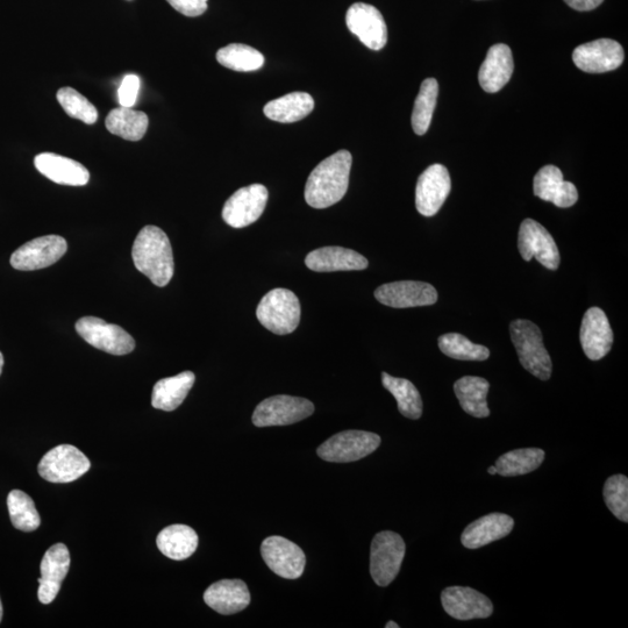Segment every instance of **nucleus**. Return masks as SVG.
<instances>
[{
  "instance_id": "7ed1b4c3",
  "label": "nucleus",
  "mask_w": 628,
  "mask_h": 628,
  "mask_svg": "<svg viewBox=\"0 0 628 628\" xmlns=\"http://www.w3.org/2000/svg\"><path fill=\"white\" fill-rule=\"evenodd\" d=\"M511 339L522 366L541 381L552 376V360L540 328L530 320L518 319L510 325Z\"/></svg>"
},
{
  "instance_id": "37998d69",
  "label": "nucleus",
  "mask_w": 628,
  "mask_h": 628,
  "mask_svg": "<svg viewBox=\"0 0 628 628\" xmlns=\"http://www.w3.org/2000/svg\"><path fill=\"white\" fill-rule=\"evenodd\" d=\"M3 368H4V356L2 352H0V375H2L3 373Z\"/></svg>"
},
{
  "instance_id": "473e14b6",
  "label": "nucleus",
  "mask_w": 628,
  "mask_h": 628,
  "mask_svg": "<svg viewBox=\"0 0 628 628\" xmlns=\"http://www.w3.org/2000/svg\"><path fill=\"white\" fill-rule=\"evenodd\" d=\"M545 456V452L540 448L516 449L499 456L495 465L497 474L505 477L530 474L542 465Z\"/></svg>"
},
{
  "instance_id": "20e7f679",
  "label": "nucleus",
  "mask_w": 628,
  "mask_h": 628,
  "mask_svg": "<svg viewBox=\"0 0 628 628\" xmlns=\"http://www.w3.org/2000/svg\"><path fill=\"white\" fill-rule=\"evenodd\" d=\"M256 317L268 331L277 335L290 334L296 331L301 321V303L294 292L277 288L261 299Z\"/></svg>"
},
{
  "instance_id": "c756f323",
  "label": "nucleus",
  "mask_w": 628,
  "mask_h": 628,
  "mask_svg": "<svg viewBox=\"0 0 628 628\" xmlns=\"http://www.w3.org/2000/svg\"><path fill=\"white\" fill-rule=\"evenodd\" d=\"M313 109L314 99L308 92H292L269 102L263 112L270 120L290 124L308 117Z\"/></svg>"
},
{
  "instance_id": "ddd939ff",
  "label": "nucleus",
  "mask_w": 628,
  "mask_h": 628,
  "mask_svg": "<svg viewBox=\"0 0 628 628\" xmlns=\"http://www.w3.org/2000/svg\"><path fill=\"white\" fill-rule=\"evenodd\" d=\"M348 30L371 51H381L388 42V27L382 13L373 5L355 3L346 14Z\"/></svg>"
},
{
  "instance_id": "f8f14e48",
  "label": "nucleus",
  "mask_w": 628,
  "mask_h": 628,
  "mask_svg": "<svg viewBox=\"0 0 628 628\" xmlns=\"http://www.w3.org/2000/svg\"><path fill=\"white\" fill-rule=\"evenodd\" d=\"M68 244L59 235H46L28 241L11 256V266L21 271L45 269L60 261L67 253Z\"/></svg>"
},
{
  "instance_id": "4468645a",
  "label": "nucleus",
  "mask_w": 628,
  "mask_h": 628,
  "mask_svg": "<svg viewBox=\"0 0 628 628\" xmlns=\"http://www.w3.org/2000/svg\"><path fill=\"white\" fill-rule=\"evenodd\" d=\"M261 555L273 572L287 580H297L304 573L306 558L303 549L282 537H269L262 542Z\"/></svg>"
},
{
  "instance_id": "4be33fe9",
  "label": "nucleus",
  "mask_w": 628,
  "mask_h": 628,
  "mask_svg": "<svg viewBox=\"0 0 628 628\" xmlns=\"http://www.w3.org/2000/svg\"><path fill=\"white\" fill-rule=\"evenodd\" d=\"M34 166L39 173L56 184L83 187L90 181V173L82 163L54 153L35 156Z\"/></svg>"
},
{
  "instance_id": "dca6fc26",
  "label": "nucleus",
  "mask_w": 628,
  "mask_h": 628,
  "mask_svg": "<svg viewBox=\"0 0 628 628\" xmlns=\"http://www.w3.org/2000/svg\"><path fill=\"white\" fill-rule=\"evenodd\" d=\"M452 189L451 176L442 164H433L418 178L416 206L424 217H433L446 202Z\"/></svg>"
},
{
  "instance_id": "e433bc0d",
  "label": "nucleus",
  "mask_w": 628,
  "mask_h": 628,
  "mask_svg": "<svg viewBox=\"0 0 628 628\" xmlns=\"http://www.w3.org/2000/svg\"><path fill=\"white\" fill-rule=\"evenodd\" d=\"M438 342L440 351L455 360L485 361L490 356L487 347L476 345L459 333L441 335Z\"/></svg>"
},
{
  "instance_id": "b1692460",
  "label": "nucleus",
  "mask_w": 628,
  "mask_h": 628,
  "mask_svg": "<svg viewBox=\"0 0 628 628\" xmlns=\"http://www.w3.org/2000/svg\"><path fill=\"white\" fill-rule=\"evenodd\" d=\"M515 63L509 46L498 44L489 49L482 63L478 81L489 94L501 91L511 80Z\"/></svg>"
},
{
  "instance_id": "412c9836",
  "label": "nucleus",
  "mask_w": 628,
  "mask_h": 628,
  "mask_svg": "<svg viewBox=\"0 0 628 628\" xmlns=\"http://www.w3.org/2000/svg\"><path fill=\"white\" fill-rule=\"evenodd\" d=\"M534 195L551 202L561 209L572 208L578 201V191L572 182L563 180L562 171L555 166H546L538 171L533 181Z\"/></svg>"
},
{
  "instance_id": "5701e85b",
  "label": "nucleus",
  "mask_w": 628,
  "mask_h": 628,
  "mask_svg": "<svg viewBox=\"0 0 628 628\" xmlns=\"http://www.w3.org/2000/svg\"><path fill=\"white\" fill-rule=\"evenodd\" d=\"M204 602L220 615H235L251 604V592L244 581L221 580L205 591Z\"/></svg>"
},
{
  "instance_id": "39448f33",
  "label": "nucleus",
  "mask_w": 628,
  "mask_h": 628,
  "mask_svg": "<svg viewBox=\"0 0 628 628\" xmlns=\"http://www.w3.org/2000/svg\"><path fill=\"white\" fill-rule=\"evenodd\" d=\"M406 546L401 535L377 533L370 548V574L378 587H388L401 572Z\"/></svg>"
},
{
  "instance_id": "f704fd0d",
  "label": "nucleus",
  "mask_w": 628,
  "mask_h": 628,
  "mask_svg": "<svg viewBox=\"0 0 628 628\" xmlns=\"http://www.w3.org/2000/svg\"><path fill=\"white\" fill-rule=\"evenodd\" d=\"M439 84L434 78H427L421 84L415 107L412 112V127L417 135H424L431 126L435 106H437Z\"/></svg>"
},
{
  "instance_id": "423d86ee",
  "label": "nucleus",
  "mask_w": 628,
  "mask_h": 628,
  "mask_svg": "<svg viewBox=\"0 0 628 628\" xmlns=\"http://www.w3.org/2000/svg\"><path fill=\"white\" fill-rule=\"evenodd\" d=\"M381 445L380 435L366 431H344L333 435L318 448L320 459L328 462H355L365 459Z\"/></svg>"
},
{
  "instance_id": "4c0bfd02",
  "label": "nucleus",
  "mask_w": 628,
  "mask_h": 628,
  "mask_svg": "<svg viewBox=\"0 0 628 628\" xmlns=\"http://www.w3.org/2000/svg\"><path fill=\"white\" fill-rule=\"evenodd\" d=\"M57 101L69 117L83 121L84 124L94 125L98 119V111L94 104L89 102L80 92L73 88H62L57 91Z\"/></svg>"
},
{
  "instance_id": "2eb2a0df",
  "label": "nucleus",
  "mask_w": 628,
  "mask_h": 628,
  "mask_svg": "<svg viewBox=\"0 0 628 628\" xmlns=\"http://www.w3.org/2000/svg\"><path fill=\"white\" fill-rule=\"evenodd\" d=\"M624 48L611 39H599L578 46L573 53L575 66L589 74L609 73L622 66Z\"/></svg>"
},
{
  "instance_id": "49530a36",
  "label": "nucleus",
  "mask_w": 628,
  "mask_h": 628,
  "mask_svg": "<svg viewBox=\"0 0 628 628\" xmlns=\"http://www.w3.org/2000/svg\"><path fill=\"white\" fill-rule=\"evenodd\" d=\"M3 604L2 601H0V623H2V619H3Z\"/></svg>"
},
{
  "instance_id": "72a5a7b5",
  "label": "nucleus",
  "mask_w": 628,
  "mask_h": 628,
  "mask_svg": "<svg viewBox=\"0 0 628 628\" xmlns=\"http://www.w3.org/2000/svg\"><path fill=\"white\" fill-rule=\"evenodd\" d=\"M11 523L19 531L33 532L38 530L41 518L33 499L24 491L13 490L7 496Z\"/></svg>"
},
{
  "instance_id": "79ce46f5",
  "label": "nucleus",
  "mask_w": 628,
  "mask_h": 628,
  "mask_svg": "<svg viewBox=\"0 0 628 628\" xmlns=\"http://www.w3.org/2000/svg\"><path fill=\"white\" fill-rule=\"evenodd\" d=\"M565 2L576 11L585 12L597 9L604 0H565Z\"/></svg>"
},
{
  "instance_id": "f257e3e1",
  "label": "nucleus",
  "mask_w": 628,
  "mask_h": 628,
  "mask_svg": "<svg viewBox=\"0 0 628 628\" xmlns=\"http://www.w3.org/2000/svg\"><path fill=\"white\" fill-rule=\"evenodd\" d=\"M352 162L348 151H339L320 162L306 182V203L313 209H327L339 203L348 190Z\"/></svg>"
},
{
  "instance_id": "6e6552de",
  "label": "nucleus",
  "mask_w": 628,
  "mask_h": 628,
  "mask_svg": "<svg viewBox=\"0 0 628 628\" xmlns=\"http://www.w3.org/2000/svg\"><path fill=\"white\" fill-rule=\"evenodd\" d=\"M90 460L80 449L71 445H60L49 451L39 463V474L52 483H70L87 474Z\"/></svg>"
},
{
  "instance_id": "58836bf2",
  "label": "nucleus",
  "mask_w": 628,
  "mask_h": 628,
  "mask_svg": "<svg viewBox=\"0 0 628 628\" xmlns=\"http://www.w3.org/2000/svg\"><path fill=\"white\" fill-rule=\"evenodd\" d=\"M603 496L606 506L620 522L628 523V478L613 475L604 484Z\"/></svg>"
},
{
  "instance_id": "9d476101",
  "label": "nucleus",
  "mask_w": 628,
  "mask_h": 628,
  "mask_svg": "<svg viewBox=\"0 0 628 628\" xmlns=\"http://www.w3.org/2000/svg\"><path fill=\"white\" fill-rule=\"evenodd\" d=\"M518 249L527 262L535 258L549 270H556L560 266L559 248L551 233L538 221L525 219L520 225Z\"/></svg>"
},
{
  "instance_id": "9b49d317",
  "label": "nucleus",
  "mask_w": 628,
  "mask_h": 628,
  "mask_svg": "<svg viewBox=\"0 0 628 628\" xmlns=\"http://www.w3.org/2000/svg\"><path fill=\"white\" fill-rule=\"evenodd\" d=\"M269 192L262 184L241 188L227 199L223 219L233 228H244L258 221L266 209Z\"/></svg>"
},
{
  "instance_id": "f03ea898",
  "label": "nucleus",
  "mask_w": 628,
  "mask_h": 628,
  "mask_svg": "<svg viewBox=\"0 0 628 628\" xmlns=\"http://www.w3.org/2000/svg\"><path fill=\"white\" fill-rule=\"evenodd\" d=\"M132 258L135 268L156 287H166L174 276L173 248L168 235L159 227L142 228L134 241Z\"/></svg>"
},
{
  "instance_id": "c85d7f7f",
  "label": "nucleus",
  "mask_w": 628,
  "mask_h": 628,
  "mask_svg": "<svg viewBox=\"0 0 628 628\" xmlns=\"http://www.w3.org/2000/svg\"><path fill=\"white\" fill-rule=\"evenodd\" d=\"M489 389L490 383L482 377L466 376L454 384V392L462 410L475 418L490 416L487 403Z\"/></svg>"
},
{
  "instance_id": "393cba45",
  "label": "nucleus",
  "mask_w": 628,
  "mask_h": 628,
  "mask_svg": "<svg viewBox=\"0 0 628 628\" xmlns=\"http://www.w3.org/2000/svg\"><path fill=\"white\" fill-rule=\"evenodd\" d=\"M515 520L504 513H491L475 520L463 531L461 542L468 549H478L501 540L512 532Z\"/></svg>"
},
{
  "instance_id": "c03bdc74",
  "label": "nucleus",
  "mask_w": 628,
  "mask_h": 628,
  "mask_svg": "<svg viewBox=\"0 0 628 628\" xmlns=\"http://www.w3.org/2000/svg\"><path fill=\"white\" fill-rule=\"evenodd\" d=\"M488 473L490 475H497V468L495 466H492L488 469Z\"/></svg>"
},
{
  "instance_id": "cd10ccee",
  "label": "nucleus",
  "mask_w": 628,
  "mask_h": 628,
  "mask_svg": "<svg viewBox=\"0 0 628 628\" xmlns=\"http://www.w3.org/2000/svg\"><path fill=\"white\" fill-rule=\"evenodd\" d=\"M198 535L187 525H171L157 535L156 545L163 555L175 561H183L194 555L198 547Z\"/></svg>"
},
{
  "instance_id": "6ab92c4d",
  "label": "nucleus",
  "mask_w": 628,
  "mask_h": 628,
  "mask_svg": "<svg viewBox=\"0 0 628 628\" xmlns=\"http://www.w3.org/2000/svg\"><path fill=\"white\" fill-rule=\"evenodd\" d=\"M580 340L583 352L591 361H598L609 354L613 345V332L608 317L599 308L585 312Z\"/></svg>"
},
{
  "instance_id": "aec40b11",
  "label": "nucleus",
  "mask_w": 628,
  "mask_h": 628,
  "mask_svg": "<svg viewBox=\"0 0 628 628\" xmlns=\"http://www.w3.org/2000/svg\"><path fill=\"white\" fill-rule=\"evenodd\" d=\"M70 553L66 545L56 544L48 549L41 561L38 597L42 604H51L59 595L62 582L70 569Z\"/></svg>"
},
{
  "instance_id": "7c9ffc66",
  "label": "nucleus",
  "mask_w": 628,
  "mask_h": 628,
  "mask_svg": "<svg viewBox=\"0 0 628 628\" xmlns=\"http://www.w3.org/2000/svg\"><path fill=\"white\" fill-rule=\"evenodd\" d=\"M107 131L127 141H140L148 130L149 119L145 112L132 107H119L109 113L105 120Z\"/></svg>"
},
{
  "instance_id": "f3484780",
  "label": "nucleus",
  "mask_w": 628,
  "mask_h": 628,
  "mask_svg": "<svg viewBox=\"0 0 628 628\" xmlns=\"http://www.w3.org/2000/svg\"><path fill=\"white\" fill-rule=\"evenodd\" d=\"M378 302L394 309L418 308L438 302V292L431 284L401 281L383 284L375 291Z\"/></svg>"
},
{
  "instance_id": "a18cd8bd",
  "label": "nucleus",
  "mask_w": 628,
  "mask_h": 628,
  "mask_svg": "<svg viewBox=\"0 0 628 628\" xmlns=\"http://www.w3.org/2000/svg\"><path fill=\"white\" fill-rule=\"evenodd\" d=\"M385 627H387V628H399V625L394 623V622H389L387 625H385Z\"/></svg>"
},
{
  "instance_id": "c9c22d12",
  "label": "nucleus",
  "mask_w": 628,
  "mask_h": 628,
  "mask_svg": "<svg viewBox=\"0 0 628 628\" xmlns=\"http://www.w3.org/2000/svg\"><path fill=\"white\" fill-rule=\"evenodd\" d=\"M217 61L225 68L248 73L263 67L264 56L251 46L231 44L219 49Z\"/></svg>"
},
{
  "instance_id": "0eeeda50",
  "label": "nucleus",
  "mask_w": 628,
  "mask_h": 628,
  "mask_svg": "<svg viewBox=\"0 0 628 628\" xmlns=\"http://www.w3.org/2000/svg\"><path fill=\"white\" fill-rule=\"evenodd\" d=\"M314 405L309 399L287 395L264 399L253 413V424L258 427L287 426L299 423L313 415Z\"/></svg>"
},
{
  "instance_id": "2f4dec72",
  "label": "nucleus",
  "mask_w": 628,
  "mask_h": 628,
  "mask_svg": "<svg viewBox=\"0 0 628 628\" xmlns=\"http://www.w3.org/2000/svg\"><path fill=\"white\" fill-rule=\"evenodd\" d=\"M382 384L396 398L398 410L404 417L417 420L423 415V401L415 384L388 373H382Z\"/></svg>"
},
{
  "instance_id": "a19ab883",
  "label": "nucleus",
  "mask_w": 628,
  "mask_h": 628,
  "mask_svg": "<svg viewBox=\"0 0 628 628\" xmlns=\"http://www.w3.org/2000/svg\"><path fill=\"white\" fill-rule=\"evenodd\" d=\"M174 9L187 17H199L208 10L209 0H167Z\"/></svg>"
},
{
  "instance_id": "1a4fd4ad",
  "label": "nucleus",
  "mask_w": 628,
  "mask_h": 628,
  "mask_svg": "<svg viewBox=\"0 0 628 628\" xmlns=\"http://www.w3.org/2000/svg\"><path fill=\"white\" fill-rule=\"evenodd\" d=\"M76 331L89 345L112 355H126L134 351L135 340L123 327L106 323L96 317L77 321Z\"/></svg>"
},
{
  "instance_id": "a211bd4d",
  "label": "nucleus",
  "mask_w": 628,
  "mask_h": 628,
  "mask_svg": "<svg viewBox=\"0 0 628 628\" xmlns=\"http://www.w3.org/2000/svg\"><path fill=\"white\" fill-rule=\"evenodd\" d=\"M441 603L447 615L458 620L485 619L494 612V605L487 596L467 587L445 589Z\"/></svg>"
},
{
  "instance_id": "a878e982",
  "label": "nucleus",
  "mask_w": 628,
  "mask_h": 628,
  "mask_svg": "<svg viewBox=\"0 0 628 628\" xmlns=\"http://www.w3.org/2000/svg\"><path fill=\"white\" fill-rule=\"evenodd\" d=\"M306 267L317 273L365 270L369 266L365 256L342 247H324L311 252L305 259Z\"/></svg>"
},
{
  "instance_id": "ea45409f",
  "label": "nucleus",
  "mask_w": 628,
  "mask_h": 628,
  "mask_svg": "<svg viewBox=\"0 0 628 628\" xmlns=\"http://www.w3.org/2000/svg\"><path fill=\"white\" fill-rule=\"evenodd\" d=\"M139 90V77L137 75L125 76L118 91L119 104L123 107H132L135 105V103H137Z\"/></svg>"
},
{
  "instance_id": "bb28decb",
  "label": "nucleus",
  "mask_w": 628,
  "mask_h": 628,
  "mask_svg": "<svg viewBox=\"0 0 628 628\" xmlns=\"http://www.w3.org/2000/svg\"><path fill=\"white\" fill-rule=\"evenodd\" d=\"M196 376L192 371H184L174 377L162 378L154 385L152 405L157 410L167 412L180 408L194 387Z\"/></svg>"
}]
</instances>
